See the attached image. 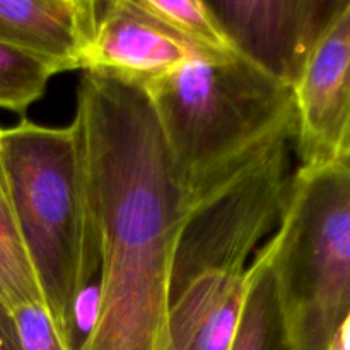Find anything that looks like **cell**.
Instances as JSON below:
<instances>
[{"instance_id":"1","label":"cell","mask_w":350,"mask_h":350,"mask_svg":"<svg viewBox=\"0 0 350 350\" xmlns=\"http://www.w3.org/2000/svg\"><path fill=\"white\" fill-rule=\"evenodd\" d=\"M74 120L99 250L94 321L77 350H159L178 241L204 200L174 167L142 85L82 72Z\"/></svg>"},{"instance_id":"2","label":"cell","mask_w":350,"mask_h":350,"mask_svg":"<svg viewBox=\"0 0 350 350\" xmlns=\"http://www.w3.org/2000/svg\"><path fill=\"white\" fill-rule=\"evenodd\" d=\"M291 176L289 147L275 146L195 208L174 253L159 350H231L248 260L279 226Z\"/></svg>"},{"instance_id":"3","label":"cell","mask_w":350,"mask_h":350,"mask_svg":"<svg viewBox=\"0 0 350 350\" xmlns=\"http://www.w3.org/2000/svg\"><path fill=\"white\" fill-rule=\"evenodd\" d=\"M142 88L174 167L198 200L294 139L293 89L238 53L197 58Z\"/></svg>"},{"instance_id":"4","label":"cell","mask_w":350,"mask_h":350,"mask_svg":"<svg viewBox=\"0 0 350 350\" xmlns=\"http://www.w3.org/2000/svg\"><path fill=\"white\" fill-rule=\"evenodd\" d=\"M17 226L48 314L77 350V306L99 273L98 232L84 140L75 120L44 126L23 118L0 132Z\"/></svg>"},{"instance_id":"5","label":"cell","mask_w":350,"mask_h":350,"mask_svg":"<svg viewBox=\"0 0 350 350\" xmlns=\"http://www.w3.org/2000/svg\"><path fill=\"white\" fill-rule=\"evenodd\" d=\"M270 239L291 350H328L350 306V156L299 166Z\"/></svg>"},{"instance_id":"6","label":"cell","mask_w":350,"mask_h":350,"mask_svg":"<svg viewBox=\"0 0 350 350\" xmlns=\"http://www.w3.org/2000/svg\"><path fill=\"white\" fill-rule=\"evenodd\" d=\"M301 166L350 154V0L327 24L293 85Z\"/></svg>"},{"instance_id":"7","label":"cell","mask_w":350,"mask_h":350,"mask_svg":"<svg viewBox=\"0 0 350 350\" xmlns=\"http://www.w3.org/2000/svg\"><path fill=\"white\" fill-rule=\"evenodd\" d=\"M342 0H208L234 51L293 89Z\"/></svg>"},{"instance_id":"8","label":"cell","mask_w":350,"mask_h":350,"mask_svg":"<svg viewBox=\"0 0 350 350\" xmlns=\"http://www.w3.org/2000/svg\"><path fill=\"white\" fill-rule=\"evenodd\" d=\"M222 57L229 55L211 53L178 36L135 0H109L99 2L94 33L79 70L146 85L191 60Z\"/></svg>"},{"instance_id":"9","label":"cell","mask_w":350,"mask_h":350,"mask_svg":"<svg viewBox=\"0 0 350 350\" xmlns=\"http://www.w3.org/2000/svg\"><path fill=\"white\" fill-rule=\"evenodd\" d=\"M96 0H0V41L62 72L79 70L98 19Z\"/></svg>"},{"instance_id":"10","label":"cell","mask_w":350,"mask_h":350,"mask_svg":"<svg viewBox=\"0 0 350 350\" xmlns=\"http://www.w3.org/2000/svg\"><path fill=\"white\" fill-rule=\"evenodd\" d=\"M272 255L269 238L250 263L245 304L231 350H291L272 272Z\"/></svg>"},{"instance_id":"11","label":"cell","mask_w":350,"mask_h":350,"mask_svg":"<svg viewBox=\"0 0 350 350\" xmlns=\"http://www.w3.org/2000/svg\"><path fill=\"white\" fill-rule=\"evenodd\" d=\"M2 132V129H0ZM0 299L10 311L43 304L40 286L26 253L0 149Z\"/></svg>"},{"instance_id":"12","label":"cell","mask_w":350,"mask_h":350,"mask_svg":"<svg viewBox=\"0 0 350 350\" xmlns=\"http://www.w3.org/2000/svg\"><path fill=\"white\" fill-rule=\"evenodd\" d=\"M57 74L62 70L51 62L0 41V109L24 116Z\"/></svg>"},{"instance_id":"13","label":"cell","mask_w":350,"mask_h":350,"mask_svg":"<svg viewBox=\"0 0 350 350\" xmlns=\"http://www.w3.org/2000/svg\"><path fill=\"white\" fill-rule=\"evenodd\" d=\"M137 5L178 36L215 55L236 53L205 0H135Z\"/></svg>"},{"instance_id":"14","label":"cell","mask_w":350,"mask_h":350,"mask_svg":"<svg viewBox=\"0 0 350 350\" xmlns=\"http://www.w3.org/2000/svg\"><path fill=\"white\" fill-rule=\"evenodd\" d=\"M10 313L23 350H74L62 337L43 304H27Z\"/></svg>"},{"instance_id":"15","label":"cell","mask_w":350,"mask_h":350,"mask_svg":"<svg viewBox=\"0 0 350 350\" xmlns=\"http://www.w3.org/2000/svg\"><path fill=\"white\" fill-rule=\"evenodd\" d=\"M0 350H23L16 321L2 299H0Z\"/></svg>"},{"instance_id":"16","label":"cell","mask_w":350,"mask_h":350,"mask_svg":"<svg viewBox=\"0 0 350 350\" xmlns=\"http://www.w3.org/2000/svg\"><path fill=\"white\" fill-rule=\"evenodd\" d=\"M328 350H350V306L334 332Z\"/></svg>"},{"instance_id":"17","label":"cell","mask_w":350,"mask_h":350,"mask_svg":"<svg viewBox=\"0 0 350 350\" xmlns=\"http://www.w3.org/2000/svg\"><path fill=\"white\" fill-rule=\"evenodd\" d=\"M349 156H350V154H349Z\"/></svg>"}]
</instances>
